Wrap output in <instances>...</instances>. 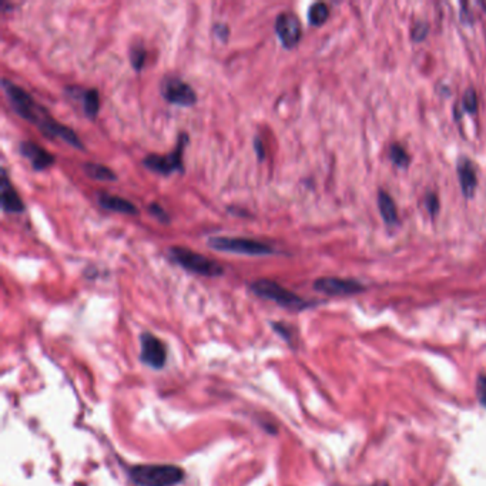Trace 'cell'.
<instances>
[{"label":"cell","mask_w":486,"mask_h":486,"mask_svg":"<svg viewBox=\"0 0 486 486\" xmlns=\"http://www.w3.org/2000/svg\"><path fill=\"white\" fill-rule=\"evenodd\" d=\"M427 207L432 216L437 214V211L440 208V201H438V197L435 194H430L427 197Z\"/></svg>","instance_id":"obj_25"},{"label":"cell","mask_w":486,"mask_h":486,"mask_svg":"<svg viewBox=\"0 0 486 486\" xmlns=\"http://www.w3.org/2000/svg\"><path fill=\"white\" fill-rule=\"evenodd\" d=\"M314 288L328 295H352L363 291L362 284L352 280H342L335 277H323L314 282Z\"/></svg>","instance_id":"obj_10"},{"label":"cell","mask_w":486,"mask_h":486,"mask_svg":"<svg viewBox=\"0 0 486 486\" xmlns=\"http://www.w3.org/2000/svg\"><path fill=\"white\" fill-rule=\"evenodd\" d=\"M458 177H459L461 189H462L465 197L471 199L476 190L478 178H476L475 167L468 158H461L458 161Z\"/></svg>","instance_id":"obj_15"},{"label":"cell","mask_w":486,"mask_h":486,"mask_svg":"<svg viewBox=\"0 0 486 486\" xmlns=\"http://www.w3.org/2000/svg\"><path fill=\"white\" fill-rule=\"evenodd\" d=\"M140 358L146 363V366L160 370L164 367L167 359V349L161 339H158L156 335L150 332H144L140 337Z\"/></svg>","instance_id":"obj_8"},{"label":"cell","mask_w":486,"mask_h":486,"mask_svg":"<svg viewBox=\"0 0 486 486\" xmlns=\"http://www.w3.org/2000/svg\"><path fill=\"white\" fill-rule=\"evenodd\" d=\"M83 170L90 178L97 180V181H114V180H117V175L113 170H110L108 167L99 164V163H85Z\"/></svg>","instance_id":"obj_17"},{"label":"cell","mask_w":486,"mask_h":486,"mask_svg":"<svg viewBox=\"0 0 486 486\" xmlns=\"http://www.w3.org/2000/svg\"><path fill=\"white\" fill-rule=\"evenodd\" d=\"M2 87L5 90V94L9 99V103L12 108L29 123L35 125L44 136L47 137H56L66 142L68 144L73 146L77 150H83L85 146L79 136L68 126L58 123L54 120L47 108H44L42 104H39L26 90L12 83L9 79L2 80Z\"/></svg>","instance_id":"obj_1"},{"label":"cell","mask_w":486,"mask_h":486,"mask_svg":"<svg viewBox=\"0 0 486 486\" xmlns=\"http://www.w3.org/2000/svg\"><path fill=\"white\" fill-rule=\"evenodd\" d=\"M254 149H256V153H257L258 160H260V161H263V160L266 158V149H264L263 142H261L258 137H256V139H254Z\"/></svg>","instance_id":"obj_27"},{"label":"cell","mask_w":486,"mask_h":486,"mask_svg":"<svg viewBox=\"0 0 486 486\" xmlns=\"http://www.w3.org/2000/svg\"><path fill=\"white\" fill-rule=\"evenodd\" d=\"M390 157H391L392 163H394L395 166L401 167V168H405V167H408V164H409V156H408V153H406L401 146H398V144H394V146L391 147Z\"/></svg>","instance_id":"obj_20"},{"label":"cell","mask_w":486,"mask_h":486,"mask_svg":"<svg viewBox=\"0 0 486 486\" xmlns=\"http://www.w3.org/2000/svg\"><path fill=\"white\" fill-rule=\"evenodd\" d=\"M378 206H380V213L382 216V220L392 225L398 221V211H397V206L394 203V200L391 199V196L385 192H380L378 196Z\"/></svg>","instance_id":"obj_16"},{"label":"cell","mask_w":486,"mask_h":486,"mask_svg":"<svg viewBox=\"0 0 486 486\" xmlns=\"http://www.w3.org/2000/svg\"><path fill=\"white\" fill-rule=\"evenodd\" d=\"M463 107L469 113H476L478 110V97L473 90H468L463 97Z\"/></svg>","instance_id":"obj_22"},{"label":"cell","mask_w":486,"mask_h":486,"mask_svg":"<svg viewBox=\"0 0 486 486\" xmlns=\"http://www.w3.org/2000/svg\"><path fill=\"white\" fill-rule=\"evenodd\" d=\"M2 210L5 213H22L25 211V204L12 186L6 168H2Z\"/></svg>","instance_id":"obj_13"},{"label":"cell","mask_w":486,"mask_h":486,"mask_svg":"<svg viewBox=\"0 0 486 486\" xmlns=\"http://www.w3.org/2000/svg\"><path fill=\"white\" fill-rule=\"evenodd\" d=\"M428 33V26L427 25H423V23H418L415 26V30H413V39L415 40H422L425 37V35Z\"/></svg>","instance_id":"obj_26"},{"label":"cell","mask_w":486,"mask_h":486,"mask_svg":"<svg viewBox=\"0 0 486 486\" xmlns=\"http://www.w3.org/2000/svg\"><path fill=\"white\" fill-rule=\"evenodd\" d=\"M137 486H174L185 478V472L175 465H137L129 472Z\"/></svg>","instance_id":"obj_2"},{"label":"cell","mask_w":486,"mask_h":486,"mask_svg":"<svg viewBox=\"0 0 486 486\" xmlns=\"http://www.w3.org/2000/svg\"><path fill=\"white\" fill-rule=\"evenodd\" d=\"M168 257L177 266L183 267L185 270L194 274L206 277H220L224 273V268L218 263L186 247L168 249Z\"/></svg>","instance_id":"obj_3"},{"label":"cell","mask_w":486,"mask_h":486,"mask_svg":"<svg viewBox=\"0 0 486 486\" xmlns=\"http://www.w3.org/2000/svg\"><path fill=\"white\" fill-rule=\"evenodd\" d=\"M147 210H149V213H150L153 217H156L160 223H164V224H168V223H170V216H168V213H167L160 204L151 203V204L147 207Z\"/></svg>","instance_id":"obj_21"},{"label":"cell","mask_w":486,"mask_h":486,"mask_svg":"<svg viewBox=\"0 0 486 486\" xmlns=\"http://www.w3.org/2000/svg\"><path fill=\"white\" fill-rule=\"evenodd\" d=\"M19 151L23 157H26L30 161L35 171H43L51 167L56 161L51 153H49L47 150H44L33 142H22L19 144Z\"/></svg>","instance_id":"obj_11"},{"label":"cell","mask_w":486,"mask_h":486,"mask_svg":"<svg viewBox=\"0 0 486 486\" xmlns=\"http://www.w3.org/2000/svg\"><path fill=\"white\" fill-rule=\"evenodd\" d=\"M189 144V136L187 133H181L178 136V143L175 149L164 156L160 154H150L144 157L143 164L149 170L161 174V175H170L174 171L183 173L185 171V164H183V154L185 149Z\"/></svg>","instance_id":"obj_6"},{"label":"cell","mask_w":486,"mask_h":486,"mask_svg":"<svg viewBox=\"0 0 486 486\" xmlns=\"http://www.w3.org/2000/svg\"><path fill=\"white\" fill-rule=\"evenodd\" d=\"M330 18V9L325 4H314L309 11V20L313 26L324 25Z\"/></svg>","instance_id":"obj_18"},{"label":"cell","mask_w":486,"mask_h":486,"mask_svg":"<svg viewBox=\"0 0 486 486\" xmlns=\"http://www.w3.org/2000/svg\"><path fill=\"white\" fill-rule=\"evenodd\" d=\"M160 90H161L163 97L171 104L190 107L197 103V94L194 89L189 83L180 80L177 77L164 79L161 82Z\"/></svg>","instance_id":"obj_7"},{"label":"cell","mask_w":486,"mask_h":486,"mask_svg":"<svg viewBox=\"0 0 486 486\" xmlns=\"http://www.w3.org/2000/svg\"><path fill=\"white\" fill-rule=\"evenodd\" d=\"M371 486H388V485L384 483V482H378V483H374V485H371Z\"/></svg>","instance_id":"obj_28"},{"label":"cell","mask_w":486,"mask_h":486,"mask_svg":"<svg viewBox=\"0 0 486 486\" xmlns=\"http://www.w3.org/2000/svg\"><path fill=\"white\" fill-rule=\"evenodd\" d=\"M275 33L285 49H294L302 35L299 19L291 12L280 13L275 19Z\"/></svg>","instance_id":"obj_9"},{"label":"cell","mask_w":486,"mask_h":486,"mask_svg":"<svg viewBox=\"0 0 486 486\" xmlns=\"http://www.w3.org/2000/svg\"><path fill=\"white\" fill-rule=\"evenodd\" d=\"M66 93L72 96L76 100L82 99L83 110L89 118H96L99 110H100V96L96 89L83 90L79 86H69L66 87Z\"/></svg>","instance_id":"obj_12"},{"label":"cell","mask_w":486,"mask_h":486,"mask_svg":"<svg viewBox=\"0 0 486 486\" xmlns=\"http://www.w3.org/2000/svg\"><path fill=\"white\" fill-rule=\"evenodd\" d=\"M207 244L217 251L242 256H270L275 253L267 242L244 237H213L207 241Z\"/></svg>","instance_id":"obj_5"},{"label":"cell","mask_w":486,"mask_h":486,"mask_svg":"<svg viewBox=\"0 0 486 486\" xmlns=\"http://www.w3.org/2000/svg\"><path fill=\"white\" fill-rule=\"evenodd\" d=\"M250 288L256 295L266 298V299H270V301H274L275 304H278V306H281L282 309H287V310L299 311V310H304L310 306V302H307L306 299H302L301 297L291 292L289 289L281 287L278 282H275L273 280L260 278V280L251 282Z\"/></svg>","instance_id":"obj_4"},{"label":"cell","mask_w":486,"mask_h":486,"mask_svg":"<svg viewBox=\"0 0 486 486\" xmlns=\"http://www.w3.org/2000/svg\"><path fill=\"white\" fill-rule=\"evenodd\" d=\"M214 35L217 39H220L221 42H227L230 37V27L225 23H216L214 27Z\"/></svg>","instance_id":"obj_24"},{"label":"cell","mask_w":486,"mask_h":486,"mask_svg":"<svg viewBox=\"0 0 486 486\" xmlns=\"http://www.w3.org/2000/svg\"><path fill=\"white\" fill-rule=\"evenodd\" d=\"M476 395L479 402L486 408V377L482 375L478 378L476 382Z\"/></svg>","instance_id":"obj_23"},{"label":"cell","mask_w":486,"mask_h":486,"mask_svg":"<svg viewBox=\"0 0 486 486\" xmlns=\"http://www.w3.org/2000/svg\"><path fill=\"white\" fill-rule=\"evenodd\" d=\"M146 57H147V51L143 46L140 44H135L132 49H130V62H132V66L135 68V70H142V68L144 66V62H146Z\"/></svg>","instance_id":"obj_19"},{"label":"cell","mask_w":486,"mask_h":486,"mask_svg":"<svg viewBox=\"0 0 486 486\" xmlns=\"http://www.w3.org/2000/svg\"><path fill=\"white\" fill-rule=\"evenodd\" d=\"M97 201H99L101 208L108 210V211L121 213V214H130V216H137L139 214L137 207L133 203H130L129 200L123 199V197L111 196V194H107V193H99Z\"/></svg>","instance_id":"obj_14"}]
</instances>
